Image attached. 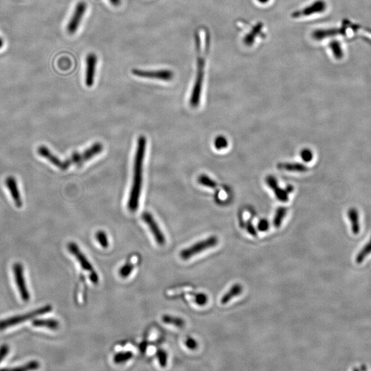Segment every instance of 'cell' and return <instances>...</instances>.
Segmentation results:
<instances>
[{
    "mask_svg": "<svg viewBox=\"0 0 371 371\" xmlns=\"http://www.w3.org/2000/svg\"><path fill=\"white\" fill-rule=\"evenodd\" d=\"M146 147H147V139L144 136H139L138 139L135 159H134L132 186H131L127 204L128 208L131 212H135L139 209V198H140L141 191H142V173H143Z\"/></svg>",
    "mask_w": 371,
    "mask_h": 371,
    "instance_id": "6da1fadb",
    "label": "cell"
},
{
    "mask_svg": "<svg viewBox=\"0 0 371 371\" xmlns=\"http://www.w3.org/2000/svg\"><path fill=\"white\" fill-rule=\"evenodd\" d=\"M103 149V144L96 142L82 153H74L67 159L62 161L58 157L52 154L50 151L45 146H41L38 148V154L41 156L46 159L56 167L62 170H67L71 165H81L86 161L91 160L93 157L102 152Z\"/></svg>",
    "mask_w": 371,
    "mask_h": 371,
    "instance_id": "7a4b0ae2",
    "label": "cell"
},
{
    "mask_svg": "<svg viewBox=\"0 0 371 371\" xmlns=\"http://www.w3.org/2000/svg\"><path fill=\"white\" fill-rule=\"evenodd\" d=\"M68 249L70 253L73 254L74 257L76 258L82 269L88 272L90 280L93 282V284L97 285L98 281H99L98 274L96 273V270L93 269V266L89 262L88 259L85 257V254L80 251L78 246L75 243L70 242L68 244Z\"/></svg>",
    "mask_w": 371,
    "mask_h": 371,
    "instance_id": "3957f363",
    "label": "cell"
},
{
    "mask_svg": "<svg viewBox=\"0 0 371 371\" xmlns=\"http://www.w3.org/2000/svg\"><path fill=\"white\" fill-rule=\"evenodd\" d=\"M197 49L199 50L198 47ZM204 59L200 57V52H199L198 73H197L194 87H193L190 98V105L195 108L200 105V99H201V90H202L203 78H204Z\"/></svg>",
    "mask_w": 371,
    "mask_h": 371,
    "instance_id": "277c9868",
    "label": "cell"
},
{
    "mask_svg": "<svg viewBox=\"0 0 371 371\" xmlns=\"http://www.w3.org/2000/svg\"><path fill=\"white\" fill-rule=\"evenodd\" d=\"M52 309V308L51 305H46V306L34 310L31 312L3 320V321H0V330L7 329L10 326L20 324L21 323L32 319V318L40 316V315L46 314V313L50 312Z\"/></svg>",
    "mask_w": 371,
    "mask_h": 371,
    "instance_id": "5b68a950",
    "label": "cell"
},
{
    "mask_svg": "<svg viewBox=\"0 0 371 371\" xmlns=\"http://www.w3.org/2000/svg\"><path fill=\"white\" fill-rule=\"evenodd\" d=\"M218 244V238L216 236H211L204 240L199 241L188 248L184 249L181 251L180 255L184 260H188L190 258L194 257L196 254L201 253L206 249L215 247Z\"/></svg>",
    "mask_w": 371,
    "mask_h": 371,
    "instance_id": "8992f818",
    "label": "cell"
},
{
    "mask_svg": "<svg viewBox=\"0 0 371 371\" xmlns=\"http://www.w3.org/2000/svg\"><path fill=\"white\" fill-rule=\"evenodd\" d=\"M13 273H14L15 280L16 285H17L18 290L20 294L21 299L24 302L29 301L30 294L26 285L24 268L19 263L14 264L13 265Z\"/></svg>",
    "mask_w": 371,
    "mask_h": 371,
    "instance_id": "52a82bcc",
    "label": "cell"
},
{
    "mask_svg": "<svg viewBox=\"0 0 371 371\" xmlns=\"http://www.w3.org/2000/svg\"><path fill=\"white\" fill-rule=\"evenodd\" d=\"M133 75L136 77H141V78H152V79H158L165 80V81H169L173 79V72L168 70H155V71H151V70H141L139 69H134L132 70Z\"/></svg>",
    "mask_w": 371,
    "mask_h": 371,
    "instance_id": "ba28073f",
    "label": "cell"
},
{
    "mask_svg": "<svg viewBox=\"0 0 371 371\" xmlns=\"http://www.w3.org/2000/svg\"><path fill=\"white\" fill-rule=\"evenodd\" d=\"M87 10V4L85 1H79L75 7V11L72 15L71 19L69 21L67 26V31L68 33L75 34L79 27L82 18L84 16Z\"/></svg>",
    "mask_w": 371,
    "mask_h": 371,
    "instance_id": "9c48e42d",
    "label": "cell"
},
{
    "mask_svg": "<svg viewBox=\"0 0 371 371\" xmlns=\"http://www.w3.org/2000/svg\"><path fill=\"white\" fill-rule=\"evenodd\" d=\"M266 183L267 186L273 190L276 198L282 202H287L289 200V194L293 191V186H287L286 188H280L278 186V182L277 179L272 175H269L266 177Z\"/></svg>",
    "mask_w": 371,
    "mask_h": 371,
    "instance_id": "30bf717a",
    "label": "cell"
},
{
    "mask_svg": "<svg viewBox=\"0 0 371 371\" xmlns=\"http://www.w3.org/2000/svg\"><path fill=\"white\" fill-rule=\"evenodd\" d=\"M142 219L149 226L157 244L160 246H164L166 244L165 236L152 215L149 212H144L142 214Z\"/></svg>",
    "mask_w": 371,
    "mask_h": 371,
    "instance_id": "8fae6325",
    "label": "cell"
},
{
    "mask_svg": "<svg viewBox=\"0 0 371 371\" xmlns=\"http://www.w3.org/2000/svg\"><path fill=\"white\" fill-rule=\"evenodd\" d=\"M97 57L95 54L90 53L87 56L86 71H85V84L90 88L94 83Z\"/></svg>",
    "mask_w": 371,
    "mask_h": 371,
    "instance_id": "7c38bea8",
    "label": "cell"
},
{
    "mask_svg": "<svg viewBox=\"0 0 371 371\" xmlns=\"http://www.w3.org/2000/svg\"><path fill=\"white\" fill-rule=\"evenodd\" d=\"M326 8V4L323 0H318L312 4L305 8V9L293 13L294 17H300L302 16H310L316 13L324 12Z\"/></svg>",
    "mask_w": 371,
    "mask_h": 371,
    "instance_id": "4fadbf2b",
    "label": "cell"
},
{
    "mask_svg": "<svg viewBox=\"0 0 371 371\" xmlns=\"http://www.w3.org/2000/svg\"><path fill=\"white\" fill-rule=\"evenodd\" d=\"M6 186L11 193V196L15 203L18 208H21L23 206V201L21 200L20 193H19V188H18L17 182L16 181L15 177L12 176L8 177L6 179Z\"/></svg>",
    "mask_w": 371,
    "mask_h": 371,
    "instance_id": "5bb4252c",
    "label": "cell"
},
{
    "mask_svg": "<svg viewBox=\"0 0 371 371\" xmlns=\"http://www.w3.org/2000/svg\"><path fill=\"white\" fill-rule=\"evenodd\" d=\"M348 217L350 221L351 231L354 234H357L360 231L359 215L358 211L355 208H351L348 211Z\"/></svg>",
    "mask_w": 371,
    "mask_h": 371,
    "instance_id": "9a60e30c",
    "label": "cell"
},
{
    "mask_svg": "<svg viewBox=\"0 0 371 371\" xmlns=\"http://www.w3.org/2000/svg\"><path fill=\"white\" fill-rule=\"evenodd\" d=\"M340 33H342V30L340 29L317 30L313 32L312 35L313 38L316 40H321Z\"/></svg>",
    "mask_w": 371,
    "mask_h": 371,
    "instance_id": "2e32d148",
    "label": "cell"
},
{
    "mask_svg": "<svg viewBox=\"0 0 371 371\" xmlns=\"http://www.w3.org/2000/svg\"><path fill=\"white\" fill-rule=\"evenodd\" d=\"M243 292V287L241 286L240 284H235L231 287V290L225 294L223 295L222 298L221 299V303L222 305H226L228 303H229L231 300L234 297L237 296L241 294V292Z\"/></svg>",
    "mask_w": 371,
    "mask_h": 371,
    "instance_id": "e0dca14e",
    "label": "cell"
},
{
    "mask_svg": "<svg viewBox=\"0 0 371 371\" xmlns=\"http://www.w3.org/2000/svg\"><path fill=\"white\" fill-rule=\"evenodd\" d=\"M32 325L36 327H46L52 330L59 329V322L55 319H34L32 322Z\"/></svg>",
    "mask_w": 371,
    "mask_h": 371,
    "instance_id": "ac0fdd59",
    "label": "cell"
},
{
    "mask_svg": "<svg viewBox=\"0 0 371 371\" xmlns=\"http://www.w3.org/2000/svg\"><path fill=\"white\" fill-rule=\"evenodd\" d=\"M278 168L282 170H287L292 172H306L308 169L306 166L300 163H280L278 165Z\"/></svg>",
    "mask_w": 371,
    "mask_h": 371,
    "instance_id": "d6986e66",
    "label": "cell"
},
{
    "mask_svg": "<svg viewBox=\"0 0 371 371\" xmlns=\"http://www.w3.org/2000/svg\"><path fill=\"white\" fill-rule=\"evenodd\" d=\"M162 320L165 324L173 325V326H177V327H183L185 325V321L182 318H178V317L165 315V316H162Z\"/></svg>",
    "mask_w": 371,
    "mask_h": 371,
    "instance_id": "ffe728a7",
    "label": "cell"
},
{
    "mask_svg": "<svg viewBox=\"0 0 371 371\" xmlns=\"http://www.w3.org/2000/svg\"><path fill=\"white\" fill-rule=\"evenodd\" d=\"M287 213V209L285 207H280L277 209L273 220V224L276 228H278L281 226L282 222H283Z\"/></svg>",
    "mask_w": 371,
    "mask_h": 371,
    "instance_id": "44dd1931",
    "label": "cell"
},
{
    "mask_svg": "<svg viewBox=\"0 0 371 371\" xmlns=\"http://www.w3.org/2000/svg\"><path fill=\"white\" fill-rule=\"evenodd\" d=\"M330 48L332 51L333 55L336 59H342L344 56L342 46L338 41H332L329 44Z\"/></svg>",
    "mask_w": 371,
    "mask_h": 371,
    "instance_id": "7402d4cb",
    "label": "cell"
},
{
    "mask_svg": "<svg viewBox=\"0 0 371 371\" xmlns=\"http://www.w3.org/2000/svg\"><path fill=\"white\" fill-rule=\"evenodd\" d=\"M371 253V238L369 242L365 245L364 247L361 249L360 252L357 254L356 257V263H362L364 262V259L368 257Z\"/></svg>",
    "mask_w": 371,
    "mask_h": 371,
    "instance_id": "603a6c76",
    "label": "cell"
},
{
    "mask_svg": "<svg viewBox=\"0 0 371 371\" xmlns=\"http://www.w3.org/2000/svg\"><path fill=\"white\" fill-rule=\"evenodd\" d=\"M134 354L131 351H125V352L118 353L115 355L114 357V362L116 364H122V363L127 362L129 359L132 358Z\"/></svg>",
    "mask_w": 371,
    "mask_h": 371,
    "instance_id": "cb8c5ba5",
    "label": "cell"
},
{
    "mask_svg": "<svg viewBox=\"0 0 371 371\" xmlns=\"http://www.w3.org/2000/svg\"><path fill=\"white\" fill-rule=\"evenodd\" d=\"M134 263H133L132 261L127 263L125 265L123 266L119 270V275L121 276L122 278H127L129 275L132 272V271L134 269Z\"/></svg>",
    "mask_w": 371,
    "mask_h": 371,
    "instance_id": "d4e9b609",
    "label": "cell"
},
{
    "mask_svg": "<svg viewBox=\"0 0 371 371\" xmlns=\"http://www.w3.org/2000/svg\"><path fill=\"white\" fill-rule=\"evenodd\" d=\"M198 182L200 185L205 186L208 187V188H215L217 186L216 182L212 180L211 177L205 175H200L198 178Z\"/></svg>",
    "mask_w": 371,
    "mask_h": 371,
    "instance_id": "484cf974",
    "label": "cell"
},
{
    "mask_svg": "<svg viewBox=\"0 0 371 371\" xmlns=\"http://www.w3.org/2000/svg\"><path fill=\"white\" fill-rule=\"evenodd\" d=\"M96 238L103 248H108L109 247V241H108V236L106 233L103 231H98L96 232Z\"/></svg>",
    "mask_w": 371,
    "mask_h": 371,
    "instance_id": "4316f807",
    "label": "cell"
},
{
    "mask_svg": "<svg viewBox=\"0 0 371 371\" xmlns=\"http://www.w3.org/2000/svg\"><path fill=\"white\" fill-rule=\"evenodd\" d=\"M39 367V362H37V361H31V362H30L29 363H27V364H26L25 365L21 366V367L15 368V369H13L12 370H16V371H31V370H35V369H38Z\"/></svg>",
    "mask_w": 371,
    "mask_h": 371,
    "instance_id": "83f0119b",
    "label": "cell"
},
{
    "mask_svg": "<svg viewBox=\"0 0 371 371\" xmlns=\"http://www.w3.org/2000/svg\"><path fill=\"white\" fill-rule=\"evenodd\" d=\"M228 145V142L224 136H218L215 140V147L217 150L226 149Z\"/></svg>",
    "mask_w": 371,
    "mask_h": 371,
    "instance_id": "f1b7e54d",
    "label": "cell"
},
{
    "mask_svg": "<svg viewBox=\"0 0 371 371\" xmlns=\"http://www.w3.org/2000/svg\"><path fill=\"white\" fill-rule=\"evenodd\" d=\"M157 357L158 359L159 364H160L161 367H166L167 364V354L166 351L162 350V349L157 351Z\"/></svg>",
    "mask_w": 371,
    "mask_h": 371,
    "instance_id": "f546056e",
    "label": "cell"
},
{
    "mask_svg": "<svg viewBox=\"0 0 371 371\" xmlns=\"http://www.w3.org/2000/svg\"><path fill=\"white\" fill-rule=\"evenodd\" d=\"M193 295H194L195 303L200 305V306H203V305H206L208 303V296L205 294H194Z\"/></svg>",
    "mask_w": 371,
    "mask_h": 371,
    "instance_id": "4dcf8cb0",
    "label": "cell"
},
{
    "mask_svg": "<svg viewBox=\"0 0 371 371\" xmlns=\"http://www.w3.org/2000/svg\"><path fill=\"white\" fill-rule=\"evenodd\" d=\"M300 157L305 162H309L313 160V153L310 149H305L300 152Z\"/></svg>",
    "mask_w": 371,
    "mask_h": 371,
    "instance_id": "1f68e13d",
    "label": "cell"
},
{
    "mask_svg": "<svg viewBox=\"0 0 371 371\" xmlns=\"http://www.w3.org/2000/svg\"><path fill=\"white\" fill-rule=\"evenodd\" d=\"M269 228H270V224L267 220L262 219L258 224V230L261 232L268 231Z\"/></svg>",
    "mask_w": 371,
    "mask_h": 371,
    "instance_id": "d6a6232c",
    "label": "cell"
},
{
    "mask_svg": "<svg viewBox=\"0 0 371 371\" xmlns=\"http://www.w3.org/2000/svg\"><path fill=\"white\" fill-rule=\"evenodd\" d=\"M185 344L188 349H190V350H195V349H196L197 348H198V346L197 341L191 338H188V339L186 340V341L185 342Z\"/></svg>",
    "mask_w": 371,
    "mask_h": 371,
    "instance_id": "836d02e7",
    "label": "cell"
},
{
    "mask_svg": "<svg viewBox=\"0 0 371 371\" xmlns=\"http://www.w3.org/2000/svg\"><path fill=\"white\" fill-rule=\"evenodd\" d=\"M246 225V230H247V232L249 233L250 235L253 236H257V232L256 228H254V225L252 224V221H247Z\"/></svg>",
    "mask_w": 371,
    "mask_h": 371,
    "instance_id": "e575fe53",
    "label": "cell"
},
{
    "mask_svg": "<svg viewBox=\"0 0 371 371\" xmlns=\"http://www.w3.org/2000/svg\"><path fill=\"white\" fill-rule=\"evenodd\" d=\"M259 31H260V26H258L256 27L255 30H254L252 33L249 34L248 36L246 37V39H245V42L247 44H252V41H253L254 37H255L254 35H255L256 33H258V32H259Z\"/></svg>",
    "mask_w": 371,
    "mask_h": 371,
    "instance_id": "d590c367",
    "label": "cell"
},
{
    "mask_svg": "<svg viewBox=\"0 0 371 371\" xmlns=\"http://www.w3.org/2000/svg\"><path fill=\"white\" fill-rule=\"evenodd\" d=\"M9 352V346L4 344V345L0 346V363H1V361L4 359V357H6V356H7Z\"/></svg>",
    "mask_w": 371,
    "mask_h": 371,
    "instance_id": "8d00e7d4",
    "label": "cell"
},
{
    "mask_svg": "<svg viewBox=\"0 0 371 371\" xmlns=\"http://www.w3.org/2000/svg\"><path fill=\"white\" fill-rule=\"evenodd\" d=\"M110 2L115 6H119L121 4V0H109Z\"/></svg>",
    "mask_w": 371,
    "mask_h": 371,
    "instance_id": "74e56055",
    "label": "cell"
},
{
    "mask_svg": "<svg viewBox=\"0 0 371 371\" xmlns=\"http://www.w3.org/2000/svg\"><path fill=\"white\" fill-rule=\"evenodd\" d=\"M3 46H4V40H3V39L0 37V49L3 47Z\"/></svg>",
    "mask_w": 371,
    "mask_h": 371,
    "instance_id": "f35d334b",
    "label": "cell"
},
{
    "mask_svg": "<svg viewBox=\"0 0 371 371\" xmlns=\"http://www.w3.org/2000/svg\"><path fill=\"white\" fill-rule=\"evenodd\" d=\"M259 1L262 3H266L267 1H268V0H259Z\"/></svg>",
    "mask_w": 371,
    "mask_h": 371,
    "instance_id": "ab89813d",
    "label": "cell"
}]
</instances>
